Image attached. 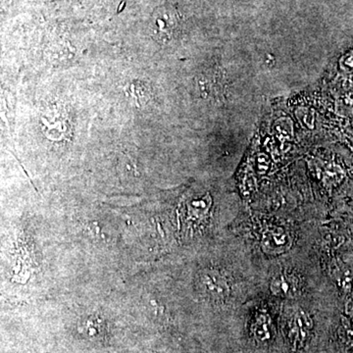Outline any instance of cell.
Wrapping results in <instances>:
<instances>
[{"mask_svg": "<svg viewBox=\"0 0 353 353\" xmlns=\"http://www.w3.org/2000/svg\"><path fill=\"white\" fill-rule=\"evenodd\" d=\"M270 290L274 296L290 299L296 296L299 284L294 276L290 274H281L271 281Z\"/></svg>", "mask_w": 353, "mask_h": 353, "instance_id": "cell-6", "label": "cell"}, {"mask_svg": "<svg viewBox=\"0 0 353 353\" xmlns=\"http://www.w3.org/2000/svg\"><path fill=\"white\" fill-rule=\"evenodd\" d=\"M178 27V18L171 9H160L153 16V31L160 39H169Z\"/></svg>", "mask_w": 353, "mask_h": 353, "instance_id": "cell-4", "label": "cell"}, {"mask_svg": "<svg viewBox=\"0 0 353 353\" xmlns=\"http://www.w3.org/2000/svg\"><path fill=\"white\" fill-rule=\"evenodd\" d=\"M341 66L345 71H353V52L348 53L341 59Z\"/></svg>", "mask_w": 353, "mask_h": 353, "instance_id": "cell-8", "label": "cell"}, {"mask_svg": "<svg viewBox=\"0 0 353 353\" xmlns=\"http://www.w3.org/2000/svg\"><path fill=\"white\" fill-rule=\"evenodd\" d=\"M250 334L259 345L271 343L275 336V325L271 315L265 311L257 312L250 323Z\"/></svg>", "mask_w": 353, "mask_h": 353, "instance_id": "cell-3", "label": "cell"}, {"mask_svg": "<svg viewBox=\"0 0 353 353\" xmlns=\"http://www.w3.org/2000/svg\"><path fill=\"white\" fill-rule=\"evenodd\" d=\"M343 176V171L340 167L336 165H331L326 168L324 172V179L328 183H336L340 182Z\"/></svg>", "mask_w": 353, "mask_h": 353, "instance_id": "cell-7", "label": "cell"}, {"mask_svg": "<svg viewBox=\"0 0 353 353\" xmlns=\"http://www.w3.org/2000/svg\"><path fill=\"white\" fill-rule=\"evenodd\" d=\"M287 338L294 350H299L305 347L311 340L314 323L306 311L299 309L287 322Z\"/></svg>", "mask_w": 353, "mask_h": 353, "instance_id": "cell-1", "label": "cell"}, {"mask_svg": "<svg viewBox=\"0 0 353 353\" xmlns=\"http://www.w3.org/2000/svg\"><path fill=\"white\" fill-rule=\"evenodd\" d=\"M290 245V234L282 228H272L267 230L262 239V246L265 252L271 254L284 252Z\"/></svg>", "mask_w": 353, "mask_h": 353, "instance_id": "cell-5", "label": "cell"}, {"mask_svg": "<svg viewBox=\"0 0 353 353\" xmlns=\"http://www.w3.org/2000/svg\"><path fill=\"white\" fill-rule=\"evenodd\" d=\"M202 292L213 301H225L231 294L226 277L217 271H205L199 277Z\"/></svg>", "mask_w": 353, "mask_h": 353, "instance_id": "cell-2", "label": "cell"}]
</instances>
